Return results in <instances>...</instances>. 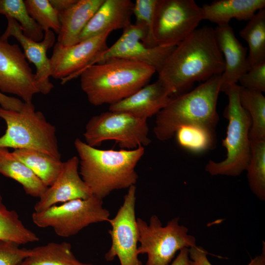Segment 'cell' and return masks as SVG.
Instances as JSON below:
<instances>
[{
	"label": "cell",
	"instance_id": "1",
	"mask_svg": "<svg viewBox=\"0 0 265 265\" xmlns=\"http://www.w3.org/2000/svg\"><path fill=\"white\" fill-rule=\"evenodd\" d=\"M224 60L213 28H197L176 46L158 73L171 95H178L196 81L220 76Z\"/></svg>",
	"mask_w": 265,
	"mask_h": 265
},
{
	"label": "cell",
	"instance_id": "2",
	"mask_svg": "<svg viewBox=\"0 0 265 265\" xmlns=\"http://www.w3.org/2000/svg\"><path fill=\"white\" fill-rule=\"evenodd\" d=\"M74 145L79 156V173L92 195L102 199L112 191L135 185V167L145 153L144 147L133 150H102L79 138Z\"/></svg>",
	"mask_w": 265,
	"mask_h": 265
},
{
	"label": "cell",
	"instance_id": "3",
	"mask_svg": "<svg viewBox=\"0 0 265 265\" xmlns=\"http://www.w3.org/2000/svg\"><path fill=\"white\" fill-rule=\"evenodd\" d=\"M156 72L141 62L111 58L87 67L79 76L89 102L98 106L127 98L148 84Z\"/></svg>",
	"mask_w": 265,
	"mask_h": 265
},
{
	"label": "cell",
	"instance_id": "4",
	"mask_svg": "<svg viewBox=\"0 0 265 265\" xmlns=\"http://www.w3.org/2000/svg\"><path fill=\"white\" fill-rule=\"evenodd\" d=\"M221 76V75H220ZM220 76H213L186 93L172 97L156 115L154 132L160 141L169 140L180 127L198 123L215 129Z\"/></svg>",
	"mask_w": 265,
	"mask_h": 265
},
{
	"label": "cell",
	"instance_id": "5",
	"mask_svg": "<svg viewBox=\"0 0 265 265\" xmlns=\"http://www.w3.org/2000/svg\"><path fill=\"white\" fill-rule=\"evenodd\" d=\"M0 117L7 126L0 137V147L32 149L61 159L55 127L36 111L31 101L24 102L19 111L0 106Z\"/></svg>",
	"mask_w": 265,
	"mask_h": 265
},
{
	"label": "cell",
	"instance_id": "6",
	"mask_svg": "<svg viewBox=\"0 0 265 265\" xmlns=\"http://www.w3.org/2000/svg\"><path fill=\"white\" fill-rule=\"evenodd\" d=\"M239 89L240 85L234 84L224 92L228 98L224 111L228 124L226 136L222 144L226 149L227 155L222 161L209 160L207 163L205 170L212 176H238L246 170L249 163L251 121L249 113L240 104Z\"/></svg>",
	"mask_w": 265,
	"mask_h": 265
},
{
	"label": "cell",
	"instance_id": "7",
	"mask_svg": "<svg viewBox=\"0 0 265 265\" xmlns=\"http://www.w3.org/2000/svg\"><path fill=\"white\" fill-rule=\"evenodd\" d=\"M179 220V217H175L162 226L156 215L151 216L149 224L136 218L140 243L137 253L147 255L145 265H169L177 251L196 245V238L188 234L187 228L180 225Z\"/></svg>",
	"mask_w": 265,
	"mask_h": 265
},
{
	"label": "cell",
	"instance_id": "8",
	"mask_svg": "<svg viewBox=\"0 0 265 265\" xmlns=\"http://www.w3.org/2000/svg\"><path fill=\"white\" fill-rule=\"evenodd\" d=\"M109 216V212L103 206V200L92 195L34 212L31 218L37 226L52 228L57 236L67 238L90 224L108 221Z\"/></svg>",
	"mask_w": 265,
	"mask_h": 265
},
{
	"label": "cell",
	"instance_id": "9",
	"mask_svg": "<svg viewBox=\"0 0 265 265\" xmlns=\"http://www.w3.org/2000/svg\"><path fill=\"white\" fill-rule=\"evenodd\" d=\"M147 120L130 114L110 111L91 117L83 133L85 143L95 147L107 140H114L122 149L133 150L148 145Z\"/></svg>",
	"mask_w": 265,
	"mask_h": 265
},
{
	"label": "cell",
	"instance_id": "10",
	"mask_svg": "<svg viewBox=\"0 0 265 265\" xmlns=\"http://www.w3.org/2000/svg\"><path fill=\"white\" fill-rule=\"evenodd\" d=\"M202 20V7L194 0H158L153 26L156 45L177 46Z\"/></svg>",
	"mask_w": 265,
	"mask_h": 265
},
{
	"label": "cell",
	"instance_id": "11",
	"mask_svg": "<svg viewBox=\"0 0 265 265\" xmlns=\"http://www.w3.org/2000/svg\"><path fill=\"white\" fill-rule=\"evenodd\" d=\"M135 202L136 186L134 185L128 188L116 215L108 221L111 226V229L108 230L111 245L105 255L107 261H111L117 257L120 265H142L137 253L138 240Z\"/></svg>",
	"mask_w": 265,
	"mask_h": 265
},
{
	"label": "cell",
	"instance_id": "12",
	"mask_svg": "<svg viewBox=\"0 0 265 265\" xmlns=\"http://www.w3.org/2000/svg\"><path fill=\"white\" fill-rule=\"evenodd\" d=\"M147 36L144 26L136 24H130L123 29L121 36L111 46L107 47L95 58L93 65L111 58H120L145 64L159 73L176 46L148 47L144 44Z\"/></svg>",
	"mask_w": 265,
	"mask_h": 265
},
{
	"label": "cell",
	"instance_id": "13",
	"mask_svg": "<svg viewBox=\"0 0 265 265\" xmlns=\"http://www.w3.org/2000/svg\"><path fill=\"white\" fill-rule=\"evenodd\" d=\"M111 32H105L70 46H63L56 42L50 58L51 77L61 80L62 84L79 77L107 48L106 40Z\"/></svg>",
	"mask_w": 265,
	"mask_h": 265
},
{
	"label": "cell",
	"instance_id": "14",
	"mask_svg": "<svg viewBox=\"0 0 265 265\" xmlns=\"http://www.w3.org/2000/svg\"><path fill=\"white\" fill-rule=\"evenodd\" d=\"M0 91L17 95L24 102L31 101L39 93L27 60L17 44H10L0 36Z\"/></svg>",
	"mask_w": 265,
	"mask_h": 265
},
{
	"label": "cell",
	"instance_id": "15",
	"mask_svg": "<svg viewBox=\"0 0 265 265\" xmlns=\"http://www.w3.org/2000/svg\"><path fill=\"white\" fill-rule=\"evenodd\" d=\"M6 18L7 26L0 36L6 40L12 36L19 42L23 49L26 59L35 66V79L39 93L44 95L50 93L54 86L50 80L51 77V62L47 52L54 45L55 37L54 32L51 30L45 31L43 40L36 42L23 34L19 23L14 19L9 17Z\"/></svg>",
	"mask_w": 265,
	"mask_h": 265
},
{
	"label": "cell",
	"instance_id": "16",
	"mask_svg": "<svg viewBox=\"0 0 265 265\" xmlns=\"http://www.w3.org/2000/svg\"><path fill=\"white\" fill-rule=\"evenodd\" d=\"M79 162L77 156L64 162L62 171L56 180L35 204L34 212L43 211L59 203L87 199L93 195L79 173Z\"/></svg>",
	"mask_w": 265,
	"mask_h": 265
},
{
	"label": "cell",
	"instance_id": "17",
	"mask_svg": "<svg viewBox=\"0 0 265 265\" xmlns=\"http://www.w3.org/2000/svg\"><path fill=\"white\" fill-rule=\"evenodd\" d=\"M214 29L225 63L220 76V92H224L229 86L237 84L240 76L250 69L248 54L229 24L217 25Z\"/></svg>",
	"mask_w": 265,
	"mask_h": 265
},
{
	"label": "cell",
	"instance_id": "18",
	"mask_svg": "<svg viewBox=\"0 0 265 265\" xmlns=\"http://www.w3.org/2000/svg\"><path fill=\"white\" fill-rule=\"evenodd\" d=\"M171 94L159 80L147 84L127 98L109 105V110L121 111L147 120L169 103Z\"/></svg>",
	"mask_w": 265,
	"mask_h": 265
},
{
	"label": "cell",
	"instance_id": "19",
	"mask_svg": "<svg viewBox=\"0 0 265 265\" xmlns=\"http://www.w3.org/2000/svg\"><path fill=\"white\" fill-rule=\"evenodd\" d=\"M133 6L130 0H104L81 33L79 42L108 31L124 29L132 24Z\"/></svg>",
	"mask_w": 265,
	"mask_h": 265
},
{
	"label": "cell",
	"instance_id": "20",
	"mask_svg": "<svg viewBox=\"0 0 265 265\" xmlns=\"http://www.w3.org/2000/svg\"><path fill=\"white\" fill-rule=\"evenodd\" d=\"M104 0H77L67 10L59 13L60 28L57 42L70 46L79 42V37Z\"/></svg>",
	"mask_w": 265,
	"mask_h": 265
},
{
	"label": "cell",
	"instance_id": "21",
	"mask_svg": "<svg viewBox=\"0 0 265 265\" xmlns=\"http://www.w3.org/2000/svg\"><path fill=\"white\" fill-rule=\"evenodd\" d=\"M265 7V0H217L201 7L203 20L220 25L229 24L233 18L249 20Z\"/></svg>",
	"mask_w": 265,
	"mask_h": 265
},
{
	"label": "cell",
	"instance_id": "22",
	"mask_svg": "<svg viewBox=\"0 0 265 265\" xmlns=\"http://www.w3.org/2000/svg\"><path fill=\"white\" fill-rule=\"evenodd\" d=\"M0 174L18 182L32 197L40 198L48 187L7 148L0 147Z\"/></svg>",
	"mask_w": 265,
	"mask_h": 265
},
{
	"label": "cell",
	"instance_id": "23",
	"mask_svg": "<svg viewBox=\"0 0 265 265\" xmlns=\"http://www.w3.org/2000/svg\"><path fill=\"white\" fill-rule=\"evenodd\" d=\"M20 265H95L80 261L69 242H51L31 249V253Z\"/></svg>",
	"mask_w": 265,
	"mask_h": 265
},
{
	"label": "cell",
	"instance_id": "24",
	"mask_svg": "<svg viewBox=\"0 0 265 265\" xmlns=\"http://www.w3.org/2000/svg\"><path fill=\"white\" fill-rule=\"evenodd\" d=\"M12 153L48 187L54 182L63 168L64 162L61 159L36 150L14 149Z\"/></svg>",
	"mask_w": 265,
	"mask_h": 265
},
{
	"label": "cell",
	"instance_id": "25",
	"mask_svg": "<svg viewBox=\"0 0 265 265\" xmlns=\"http://www.w3.org/2000/svg\"><path fill=\"white\" fill-rule=\"evenodd\" d=\"M239 31L240 37L247 43V60L250 68L265 62V9L259 10Z\"/></svg>",
	"mask_w": 265,
	"mask_h": 265
},
{
	"label": "cell",
	"instance_id": "26",
	"mask_svg": "<svg viewBox=\"0 0 265 265\" xmlns=\"http://www.w3.org/2000/svg\"><path fill=\"white\" fill-rule=\"evenodd\" d=\"M0 239L12 241L20 245L39 240L35 233L24 225L16 211L8 209L0 194Z\"/></svg>",
	"mask_w": 265,
	"mask_h": 265
},
{
	"label": "cell",
	"instance_id": "27",
	"mask_svg": "<svg viewBox=\"0 0 265 265\" xmlns=\"http://www.w3.org/2000/svg\"><path fill=\"white\" fill-rule=\"evenodd\" d=\"M239 99L241 106L249 113L251 126L250 140L265 139V97L262 92L240 86Z\"/></svg>",
	"mask_w": 265,
	"mask_h": 265
},
{
	"label": "cell",
	"instance_id": "28",
	"mask_svg": "<svg viewBox=\"0 0 265 265\" xmlns=\"http://www.w3.org/2000/svg\"><path fill=\"white\" fill-rule=\"evenodd\" d=\"M214 130L203 124L192 123L179 128L174 135L181 147L192 152L201 153L212 148Z\"/></svg>",
	"mask_w": 265,
	"mask_h": 265
},
{
	"label": "cell",
	"instance_id": "29",
	"mask_svg": "<svg viewBox=\"0 0 265 265\" xmlns=\"http://www.w3.org/2000/svg\"><path fill=\"white\" fill-rule=\"evenodd\" d=\"M250 158L246 168L252 192L261 201L265 200V139L250 140Z\"/></svg>",
	"mask_w": 265,
	"mask_h": 265
},
{
	"label": "cell",
	"instance_id": "30",
	"mask_svg": "<svg viewBox=\"0 0 265 265\" xmlns=\"http://www.w3.org/2000/svg\"><path fill=\"white\" fill-rule=\"evenodd\" d=\"M0 14L14 19L28 38L36 42L43 40L44 31L29 15L24 0H0Z\"/></svg>",
	"mask_w": 265,
	"mask_h": 265
},
{
	"label": "cell",
	"instance_id": "31",
	"mask_svg": "<svg viewBox=\"0 0 265 265\" xmlns=\"http://www.w3.org/2000/svg\"><path fill=\"white\" fill-rule=\"evenodd\" d=\"M24 2L30 16L44 32L51 30L58 34L60 28L59 13L49 0H25Z\"/></svg>",
	"mask_w": 265,
	"mask_h": 265
},
{
	"label": "cell",
	"instance_id": "32",
	"mask_svg": "<svg viewBox=\"0 0 265 265\" xmlns=\"http://www.w3.org/2000/svg\"><path fill=\"white\" fill-rule=\"evenodd\" d=\"M158 0H136L133 2L132 14L135 18V24L144 26L147 36L144 44L150 47L156 46L153 35V26Z\"/></svg>",
	"mask_w": 265,
	"mask_h": 265
},
{
	"label": "cell",
	"instance_id": "33",
	"mask_svg": "<svg viewBox=\"0 0 265 265\" xmlns=\"http://www.w3.org/2000/svg\"><path fill=\"white\" fill-rule=\"evenodd\" d=\"M31 249L20 247V245L0 239V265H20L30 255Z\"/></svg>",
	"mask_w": 265,
	"mask_h": 265
},
{
	"label": "cell",
	"instance_id": "34",
	"mask_svg": "<svg viewBox=\"0 0 265 265\" xmlns=\"http://www.w3.org/2000/svg\"><path fill=\"white\" fill-rule=\"evenodd\" d=\"M240 86L251 90L265 92V62L251 67L238 80Z\"/></svg>",
	"mask_w": 265,
	"mask_h": 265
},
{
	"label": "cell",
	"instance_id": "35",
	"mask_svg": "<svg viewBox=\"0 0 265 265\" xmlns=\"http://www.w3.org/2000/svg\"><path fill=\"white\" fill-rule=\"evenodd\" d=\"M188 252L190 265H212L207 258L208 252L203 247L196 245L188 248Z\"/></svg>",
	"mask_w": 265,
	"mask_h": 265
},
{
	"label": "cell",
	"instance_id": "36",
	"mask_svg": "<svg viewBox=\"0 0 265 265\" xmlns=\"http://www.w3.org/2000/svg\"><path fill=\"white\" fill-rule=\"evenodd\" d=\"M23 103L18 98L8 96L0 91V105L4 109L19 111L21 110Z\"/></svg>",
	"mask_w": 265,
	"mask_h": 265
},
{
	"label": "cell",
	"instance_id": "37",
	"mask_svg": "<svg viewBox=\"0 0 265 265\" xmlns=\"http://www.w3.org/2000/svg\"><path fill=\"white\" fill-rule=\"evenodd\" d=\"M77 1V0H49L52 6L58 13L68 9Z\"/></svg>",
	"mask_w": 265,
	"mask_h": 265
},
{
	"label": "cell",
	"instance_id": "38",
	"mask_svg": "<svg viewBox=\"0 0 265 265\" xmlns=\"http://www.w3.org/2000/svg\"><path fill=\"white\" fill-rule=\"evenodd\" d=\"M190 262L188 248L185 247L180 250L176 258L169 265H190Z\"/></svg>",
	"mask_w": 265,
	"mask_h": 265
},
{
	"label": "cell",
	"instance_id": "39",
	"mask_svg": "<svg viewBox=\"0 0 265 265\" xmlns=\"http://www.w3.org/2000/svg\"><path fill=\"white\" fill-rule=\"evenodd\" d=\"M249 265H265V244L263 243L262 253L251 260Z\"/></svg>",
	"mask_w": 265,
	"mask_h": 265
}]
</instances>
